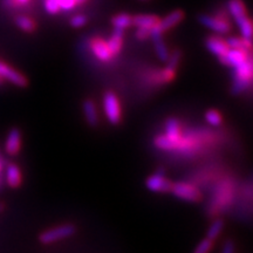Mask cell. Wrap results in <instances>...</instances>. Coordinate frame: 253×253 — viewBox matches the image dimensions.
Listing matches in <instances>:
<instances>
[{
	"label": "cell",
	"mask_w": 253,
	"mask_h": 253,
	"mask_svg": "<svg viewBox=\"0 0 253 253\" xmlns=\"http://www.w3.org/2000/svg\"><path fill=\"white\" fill-rule=\"evenodd\" d=\"M226 42L230 48L243 49V50H248V52H250V49H251V46H252L251 40L244 39V38H230V39L226 40Z\"/></svg>",
	"instance_id": "cell-19"
},
{
	"label": "cell",
	"mask_w": 253,
	"mask_h": 253,
	"mask_svg": "<svg viewBox=\"0 0 253 253\" xmlns=\"http://www.w3.org/2000/svg\"><path fill=\"white\" fill-rule=\"evenodd\" d=\"M249 58H251V54H250V52H248V50L230 48L226 52V54L221 56L219 60L224 65L236 68L239 65H242L243 62H245Z\"/></svg>",
	"instance_id": "cell-9"
},
{
	"label": "cell",
	"mask_w": 253,
	"mask_h": 253,
	"mask_svg": "<svg viewBox=\"0 0 253 253\" xmlns=\"http://www.w3.org/2000/svg\"><path fill=\"white\" fill-rule=\"evenodd\" d=\"M77 5V0H59L60 11H72Z\"/></svg>",
	"instance_id": "cell-28"
},
{
	"label": "cell",
	"mask_w": 253,
	"mask_h": 253,
	"mask_svg": "<svg viewBox=\"0 0 253 253\" xmlns=\"http://www.w3.org/2000/svg\"><path fill=\"white\" fill-rule=\"evenodd\" d=\"M82 108H84V118H86L88 125L91 126H96L99 125V121H100L99 110H97L96 104L94 103V101L86 100L84 102Z\"/></svg>",
	"instance_id": "cell-14"
},
{
	"label": "cell",
	"mask_w": 253,
	"mask_h": 253,
	"mask_svg": "<svg viewBox=\"0 0 253 253\" xmlns=\"http://www.w3.org/2000/svg\"><path fill=\"white\" fill-rule=\"evenodd\" d=\"M205 120L210 126H218L221 125L223 122V116L216 109H210L208 110L207 114H205Z\"/></svg>",
	"instance_id": "cell-24"
},
{
	"label": "cell",
	"mask_w": 253,
	"mask_h": 253,
	"mask_svg": "<svg viewBox=\"0 0 253 253\" xmlns=\"http://www.w3.org/2000/svg\"><path fill=\"white\" fill-rule=\"evenodd\" d=\"M30 1L31 0H6V2L9 6H13V7H15V6H24L28 4Z\"/></svg>",
	"instance_id": "cell-32"
},
{
	"label": "cell",
	"mask_w": 253,
	"mask_h": 253,
	"mask_svg": "<svg viewBox=\"0 0 253 253\" xmlns=\"http://www.w3.org/2000/svg\"><path fill=\"white\" fill-rule=\"evenodd\" d=\"M86 23H87V18L84 17V15H82V14L75 15V17L71 20V25L74 28H79V27L84 26V24H86Z\"/></svg>",
	"instance_id": "cell-29"
},
{
	"label": "cell",
	"mask_w": 253,
	"mask_h": 253,
	"mask_svg": "<svg viewBox=\"0 0 253 253\" xmlns=\"http://www.w3.org/2000/svg\"><path fill=\"white\" fill-rule=\"evenodd\" d=\"M5 179L9 188H19L21 185V181H23V175H21L20 168L17 164H8L7 168H6Z\"/></svg>",
	"instance_id": "cell-13"
},
{
	"label": "cell",
	"mask_w": 253,
	"mask_h": 253,
	"mask_svg": "<svg viewBox=\"0 0 253 253\" xmlns=\"http://www.w3.org/2000/svg\"><path fill=\"white\" fill-rule=\"evenodd\" d=\"M151 37H153L155 49H156L157 56L160 58L161 61H167V60L169 59L170 54H169V52H168L166 43H164V41L162 40V36H161V34L151 33Z\"/></svg>",
	"instance_id": "cell-18"
},
{
	"label": "cell",
	"mask_w": 253,
	"mask_h": 253,
	"mask_svg": "<svg viewBox=\"0 0 253 253\" xmlns=\"http://www.w3.org/2000/svg\"><path fill=\"white\" fill-rule=\"evenodd\" d=\"M4 82H5L4 79H2L1 77H0V86H1V84H4Z\"/></svg>",
	"instance_id": "cell-33"
},
{
	"label": "cell",
	"mask_w": 253,
	"mask_h": 253,
	"mask_svg": "<svg viewBox=\"0 0 253 253\" xmlns=\"http://www.w3.org/2000/svg\"><path fill=\"white\" fill-rule=\"evenodd\" d=\"M0 172H1V163H0ZM0 184H1V182H0Z\"/></svg>",
	"instance_id": "cell-36"
},
{
	"label": "cell",
	"mask_w": 253,
	"mask_h": 253,
	"mask_svg": "<svg viewBox=\"0 0 253 253\" xmlns=\"http://www.w3.org/2000/svg\"><path fill=\"white\" fill-rule=\"evenodd\" d=\"M0 77L4 79L5 81H9L11 84H13L14 86L24 88L27 86L28 81L27 79L24 77L21 73L15 71L14 68L9 67L8 65H6L2 61H0Z\"/></svg>",
	"instance_id": "cell-7"
},
{
	"label": "cell",
	"mask_w": 253,
	"mask_h": 253,
	"mask_svg": "<svg viewBox=\"0 0 253 253\" xmlns=\"http://www.w3.org/2000/svg\"><path fill=\"white\" fill-rule=\"evenodd\" d=\"M227 7H229L231 15L236 19V21L248 17L245 5L243 4L242 0H230L229 4H227Z\"/></svg>",
	"instance_id": "cell-17"
},
{
	"label": "cell",
	"mask_w": 253,
	"mask_h": 253,
	"mask_svg": "<svg viewBox=\"0 0 253 253\" xmlns=\"http://www.w3.org/2000/svg\"><path fill=\"white\" fill-rule=\"evenodd\" d=\"M224 229V221L221 219H216L212 221L210 227H209L208 233H207V238L214 240L217 239L219 235L221 233V231Z\"/></svg>",
	"instance_id": "cell-22"
},
{
	"label": "cell",
	"mask_w": 253,
	"mask_h": 253,
	"mask_svg": "<svg viewBox=\"0 0 253 253\" xmlns=\"http://www.w3.org/2000/svg\"><path fill=\"white\" fill-rule=\"evenodd\" d=\"M170 192L176 198L185 202H191V203H196V202H199L202 199V194L199 189L188 182H178L175 183V184L172 183Z\"/></svg>",
	"instance_id": "cell-3"
},
{
	"label": "cell",
	"mask_w": 253,
	"mask_h": 253,
	"mask_svg": "<svg viewBox=\"0 0 253 253\" xmlns=\"http://www.w3.org/2000/svg\"><path fill=\"white\" fill-rule=\"evenodd\" d=\"M175 77L176 69L170 67V66H167V67L160 73V80L162 81L163 84H169V82H171L173 79H175Z\"/></svg>",
	"instance_id": "cell-26"
},
{
	"label": "cell",
	"mask_w": 253,
	"mask_h": 253,
	"mask_svg": "<svg viewBox=\"0 0 253 253\" xmlns=\"http://www.w3.org/2000/svg\"><path fill=\"white\" fill-rule=\"evenodd\" d=\"M77 1H78V5H79V4H82V2H84L86 0H77Z\"/></svg>",
	"instance_id": "cell-35"
},
{
	"label": "cell",
	"mask_w": 253,
	"mask_h": 253,
	"mask_svg": "<svg viewBox=\"0 0 253 253\" xmlns=\"http://www.w3.org/2000/svg\"><path fill=\"white\" fill-rule=\"evenodd\" d=\"M199 20H201V23L204 26H207L208 28L219 34L227 33L231 28L229 20H227L224 14H218L216 17H213V15H202Z\"/></svg>",
	"instance_id": "cell-5"
},
{
	"label": "cell",
	"mask_w": 253,
	"mask_h": 253,
	"mask_svg": "<svg viewBox=\"0 0 253 253\" xmlns=\"http://www.w3.org/2000/svg\"><path fill=\"white\" fill-rule=\"evenodd\" d=\"M45 8L49 14H56L60 12L59 0H45Z\"/></svg>",
	"instance_id": "cell-27"
},
{
	"label": "cell",
	"mask_w": 253,
	"mask_h": 253,
	"mask_svg": "<svg viewBox=\"0 0 253 253\" xmlns=\"http://www.w3.org/2000/svg\"><path fill=\"white\" fill-rule=\"evenodd\" d=\"M103 108L106 118L108 119L110 125L116 126L121 122L122 112L119 97L113 91H108L103 96Z\"/></svg>",
	"instance_id": "cell-4"
},
{
	"label": "cell",
	"mask_w": 253,
	"mask_h": 253,
	"mask_svg": "<svg viewBox=\"0 0 253 253\" xmlns=\"http://www.w3.org/2000/svg\"><path fill=\"white\" fill-rule=\"evenodd\" d=\"M252 81V59L249 58L245 62L235 68L232 94H240L248 89Z\"/></svg>",
	"instance_id": "cell-1"
},
{
	"label": "cell",
	"mask_w": 253,
	"mask_h": 253,
	"mask_svg": "<svg viewBox=\"0 0 253 253\" xmlns=\"http://www.w3.org/2000/svg\"><path fill=\"white\" fill-rule=\"evenodd\" d=\"M221 253H235V246H233V243L231 240H227L224 244Z\"/></svg>",
	"instance_id": "cell-31"
},
{
	"label": "cell",
	"mask_w": 253,
	"mask_h": 253,
	"mask_svg": "<svg viewBox=\"0 0 253 253\" xmlns=\"http://www.w3.org/2000/svg\"><path fill=\"white\" fill-rule=\"evenodd\" d=\"M107 43H108V47L110 52H112L113 56L118 55L119 53L121 52L123 45V31H114V33L112 34V37L109 38V40L107 41Z\"/></svg>",
	"instance_id": "cell-16"
},
{
	"label": "cell",
	"mask_w": 253,
	"mask_h": 253,
	"mask_svg": "<svg viewBox=\"0 0 253 253\" xmlns=\"http://www.w3.org/2000/svg\"><path fill=\"white\" fill-rule=\"evenodd\" d=\"M17 23V26L20 28L21 31L26 32V33H31L36 30V23H34L33 19L28 18V17H19L15 20Z\"/></svg>",
	"instance_id": "cell-23"
},
{
	"label": "cell",
	"mask_w": 253,
	"mask_h": 253,
	"mask_svg": "<svg viewBox=\"0 0 253 253\" xmlns=\"http://www.w3.org/2000/svg\"><path fill=\"white\" fill-rule=\"evenodd\" d=\"M21 149V131L18 128H12L5 140V150L11 156H15Z\"/></svg>",
	"instance_id": "cell-11"
},
{
	"label": "cell",
	"mask_w": 253,
	"mask_h": 253,
	"mask_svg": "<svg viewBox=\"0 0 253 253\" xmlns=\"http://www.w3.org/2000/svg\"><path fill=\"white\" fill-rule=\"evenodd\" d=\"M213 248V240L204 238L203 240L198 243V245L196 246L194 250V253H210L211 250Z\"/></svg>",
	"instance_id": "cell-25"
},
{
	"label": "cell",
	"mask_w": 253,
	"mask_h": 253,
	"mask_svg": "<svg viewBox=\"0 0 253 253\" xmlns=\"http://www.w3.org/2000/svg\"><path fill=\"white\" fill-rule=\"evenodd\" d=\"M237 25L239 26V30L242 32V36L244 39H248V40H251L252 38V23L251 20H250L249 17H245L243 19H240V20L236 21Z\"/></svg>",
	"instance_id": "cell-21"
},
{
	"label": "cell",
	"mask_w": 253,
	"mask_h": 253,
	"mask_svg": "<svg viewBox=\"0 0 253 253\" xmlns=\"http://www.w3.org/2000/svg\"><path fill=\"white\" fill-rule=\"evenodd\" d=\"M77 232V227L73 224H62V225L52 227L43 231L39 236V240L42 244H53V243L60 242V240L67 239Z\"/></svg>",
	"instance_id": "cell-2"
},
{
	"label": "cell",
	"mask_w": 253,
	"mask_h": 253,
	"mask_svg": "<svg viewBox=\"0 0 253 253\" xmlns=\"http://www.w3.org/2000/svg\"><path fill=\"white\" fill-rule=\"evenodd\" d=\"M136 37L140 40H147L148 38L151 37V31L147 30V28H137V31H136Z\"/></svg>",
	"instance_id": "cell-30"
},
{
	"label": "cell",
	"mask_w": 253,
	"mask_h": 253,
	"mask_svg": "<svg viewBox=\"0 0 253 253\" xmlns=\"http://www.w3.org/2000/svg\"><path fill=\"white\" fill-rule=\"evenodd\" d=\"M145 186L153 192H170L172 183L164 176L163 172L157 171L154 175L149 176L145 181Z\"/></svg>",
	"instance_id": "cell-6"
},
{
	"label": "cell",
	"mask_w": 253,
	"mask_h": 253,
	"mask_svg": "<svg viewBox=\"0 0 253 253\" xmlns=\"http://www.w3.org/2000/svg\"><path fill=\"white\" fill-rule=\"evenodd\" d=\"M158 23H160V19L156 15L141 14L132 18V25H135L137 28H147L150 31H153Z\"/></svg>",
	"instance_id": "cell-15"
},
{
	"label": "cell",
	"mask_w": 253,
	"mask_h": 253,
	"mask_svg": "<svg viewBox=\"0 0 253 253\" xmlns=\"http://www.w3.org/2000/svg\"><path fill=\"white\" fill-rule=\"evenodd\" d=\"M2 210H4V204H2V203H0V212H1Z\"/></svg>",
	"instance_id": "cell-34"
},
{
	"label": "cell",
	"mask_w": 253,
	"mask_h": 253,
	"mask_svg": "<svg viewBox=\"0 0 253 253\" xmlns=\"http://www.w3.org/2000/svg\"><path fill=\"white\" fill-rule=\"evenodd\" d=\"M89 47L93 54L95 55V58L100 60V61L109 62L114 58L107 41L101 39V38H94V39H91L89 42Z\"/></svg>",
	"instance_id": "cell-8"
},
{
	"label": "cell",
	"mask_w": 253,
	"mask_h": 253,
	"mask_svg": "<svg viewBox=\"0 0 253 253\" xmlns=\"http://www.w3.org/2000/svg\"><path fill=\"white\" fill-rule=\"evenodd\" d=\"M183 18H184L183 12H181V11L172 12V13H170L168 17L164 18L163 20H160V23H158L157 26L155 27L153 31H151V33L161 34V36H162L164 32H167L168 30L175 27L176 25H178L179 23H181V21L183 20Z\"/></svg>",
	"instance_id": "cell-10"
},
{
	"label": "cell",
	"mask_w": 253,
	"mask_h": 253,
	"mask_svg": "<svg viewBox=\"0 0 253 253\" xmlns=\"http://www.w3.org/2000/svg\"><path fill=\"white\" fill-rule=\"evenodd\" d=\"M207 47L212 54H214L218 58H221L226 54L227 50L230 49L229 45H227L226 40L221 39L219 37H211L207 40Z\"/></svg>",
	"instance_id": "cell-12"
},
{
	"label": "cell",
	"mask_w": 253,
	"mask_h": 253,
	"mask_svg": "<svg viewBox=\"0 0 253 253\" xmlns=\"http://www.w3.org/2000/svg\"><path fill=\"white\" fill-rule=\"evenodd\" d=\"M113 25H114V27H115V30L123 31V30H126V28L131 26L132 18L129 14H126V13L118 14L113 19Z\"/></svg>",
	"instance_id": "cell-20"
}]
</instances>
